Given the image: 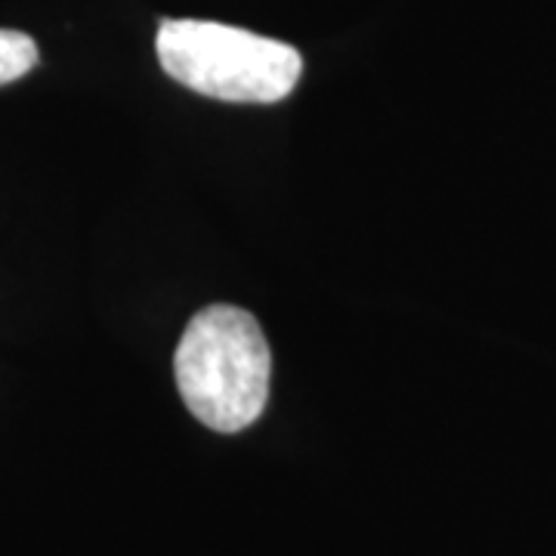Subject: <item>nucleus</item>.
Here are the masks:
<instances>
[{"label":"nucleus","mask_w":556,"mask_h":556,"mask_svg":"<svg viewBox=\"0 0 556 556\" xmlns=\"http://www.w3.org/2000/svg\"><path fill=\"white\" fill-rule=\"evenodd\" d=\"M179 396L204 427L239 433L269 399L273 353L260 321L239 306H207L186 325L174 358Z\"/></svg>","instance_id":"nucleus-1"},{"label":"nucleus","mask_w":556,"mask_h":556,"mask_svg":"<svg viewBox=\"0 0 556 556\" xmlns=\"http://www.w3.org/2000/svg\"><path fill=\"white\" fill-rule=\"evenodd\" d=\"M155 50L170 78L223 102H281L291 97L303 72L291 43L223 22H161Z\"/></svg>","instance_id":"nucleus-2"},{"label":"nucleus","mask_w":556,"mask_h":556,"mask_svg":"<svg viewBox=\"0 0 556 556\" xmlns=\"http://www.w3.org/2000/svg\"><path fill=\"white\" fill-rule=\"evenodd\" d=\"M35 65H38V43L22 31L0 28V84L20 80Z\"/></svg>","instance_id":"nucleus-3"}]
</instances>
